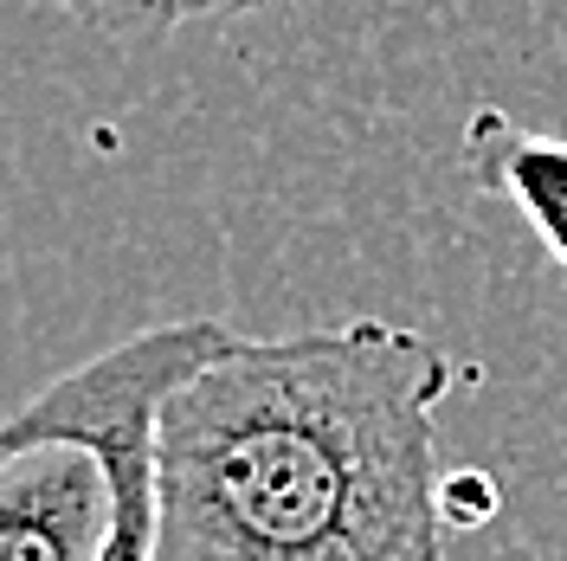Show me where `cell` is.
Segmentation results:
<instances>
[{
	"label": "cell",
	"instance_id": "1",
	"mask_svg": "<svg viewBox=\"0 0 567 561\" xmlns=\"http://www.w3.org/2000/svg\"><path fill=\"white\" fill-rule=\"evenodd\" d=\"M452 387L458 361L381 316L233 336L155 426V561H445Z\"/></svg>",
	"mask_w": 567,
	"mask_h": 561
},
{
	"label": "cell",
	"instance_id": "2",
	"mask_svg": "<svg viewBox=\"0 0 567 561\" xmlns=\"http://www.w3.org/2000/svg\"><path fill=\"white\" fill-rule=\"evenodd\" d=\"M226 343L233 329L213 316L136 329L0 414V561H104L130 452L155 439L168 394Z\"/></svg>",
	"mask_w": 567,
	"mask_h": 561
},
{
	"label": "cell",
	"instance_id": "3",
	"mask_svg": "<svg viewBox=\"0 0 567 561\" xmlns=\"http://www.w3.org/2000/svg\"><path fill=\"white\" fill-rule=\"evenodd\" d=\"M464 169L484 194L509 201L529 220L542 252L567 278V142L548 130H523L503 110H477L464 123Z\"/></svg>",
	"mask_w": 567,
	"mask_h": 561
},
{
	"label": "cell",
	"instance_id": "4",
	"mask_svg": "<svg viewBox=\"0 0 567 561\" xmlns=\"http://www.w3.org/2000/svg\"><path fill=\"white\" fill-rule=\"evenodd\" d=\"M78 20L104 27V33H175V27H200V20H239L278 0H52Z\"/></svg>",
	"mask_w": 567,
	"mask_h": 561
},
{
	"label": "cell",
	"instance_id": "5",
	"mask_svg": "<svg viewBox=\"0 0 567 561\" xmlns=\"http://www.w3.org/2000/svg\"><path fill=\"white\" fill-rule=\"evenodd\" d=\"M104 561H155V439L123 465V523Z\"/></svg>",
	"mask_w": 567,
	"mask_h": 561
},
{
	"label": "cell",
	"instance_id": "6",
	"mask_svg": "<svg viewBox=\"0 0 567 561\" xmlns=\"http://www.w3.org/2000/svg\"><path fill=\"white\" fill-rule=\"evenodd\" d=\"M496 510H503V491H496L491 471H445V484H439L445 529H484L496 523Z\"/></svg>",
	"mask_w": 567,
	"mask_h": 561
}]
</instances>
